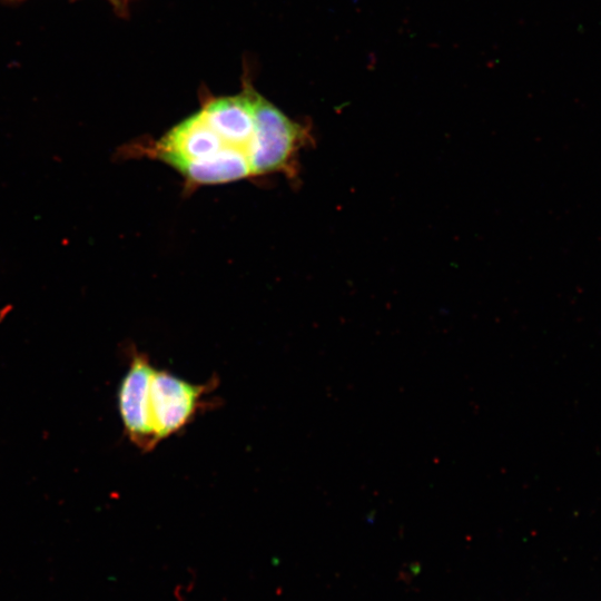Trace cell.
I'll list each match as a JSON object with an SVG mask.
<instances>
[{
	"instance_id": "obj_1",
	"label": "cell",
	"mask_w": 601,
	"mask_h": 601,
	"mask_svg": "<svg viewBox=\"0 0 601 601\" xmlns=\"http://www.w3.org/2000/svg\"><path fill=\"white\" fill-rule=\"evenodd\" d=\"M136 152L175 169L187 187L254 177L247 156L229 146L200 110L176 124L159 139L137 144Z\"/></svg>"
},
{
	"instance_id": "obj_2",
	"label": "cell",
	"mask_w": 601,
	"mask_h": 601,
	"mask_svg": "<svg viewBox=\"0 0 601 601\" xmlns=\"http://www.w3.org/2000/svg\"><path fill=\"white\" fill-rule=\"evenodd\" d=\"M255 111L254 177L285 174L294 177L302 148L312 141L309 128L286 116L278 107L252 90Z\"/></svg>"
},
{
	"instance_id": "obj_3",
	"label": "cell",
	"mask_w": 601,
	"mask_h": 601,
	"mask_svg": "<svg viewBox=\"0 0 601 601\" xmlns=\"http://www.w3.org/2000/svg\"><path fill=\"white\" fill-rule=\"evenodd\" d=\"M218 384L185 381L167 371H154L150 382V418L157 444L186 427L206 407L205 395Z\"/></svg>"
},
{
	"instance_id": "obj_4",
	"label": "cell",
	"mask_w": 601,
	"mask_h": 601,
	"mask_svg": "<svg viewBox=\"0 0 601 601\" xmlns=\"http://www.w3.org/2000/svg\"><path fill=\"white\" fill-rule=\"evenodd\" d=\"M154 371L148 356L135 353L118 390V407L126 434L142 452L157 445L150 418Z\"/></svg>"
},
{
	"instance_id": "obj_5",
	"label": "cell",
	"mask_w": 601,
	"mask_h": 601,
	"mask_svg": "<svg viewBox=\"0 0 601 601\" xmlns=\"http://www.w3.org/2000/svg\"><path fill=\"white\" fill-rule=\"evenodd\" d=\"M252 90L253 86L245 82L239 93L208 99L199 110L229 146L248 157L253 168L255 111Z\"/></svg>"
},
{
	"instance_id": "obj_6",
	"label": "cell",
	"mask_w": 601,
	"mask_h": 601,
	"mask_svg": "<svg viewBox=\"0 0 601 601\" xmlns=\"http://www.w3.org/2000/svg\"><path fill=\"white\" fill-rule=\"evenodd\" d=\"M110 1L117 2L118 0H110Z\"/></svg>"
}]
</instances>
